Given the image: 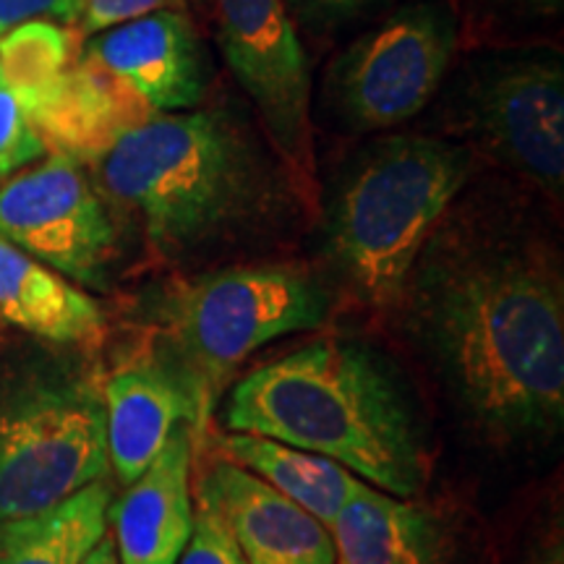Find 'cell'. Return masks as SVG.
Returning <instances> with one entry per match:
<instances>
[{
    "label": "cell",
    "instance_id": "cell-1",
    "mask_svg": "<svg viewBox=\"0 0 564 564\" xmlns=\"http://www.w3.org/2000/svg\"><path fill=\"white\" fill-rule=\"evenodd\" d=\"M408 291L444 373L489 432L560 429L564 299L546 259L502 243L442 238L432 262L419 259Z\"/></svg>",
    "mask_w": 564,
    "mask_h": 564
},
{
    "label": "cell",
    "instance_id": "cell-2",
    "mask_svg": "<svg viewBox=\"0 0 564 564\" xmlns=\"http://www.w3.org/2000/svg\"><path fill=\"white\" fill-rule=\"evenodd\" d=\"M105 194L139 217L167 262L194 257L280 207V165L225 108L154 112L97 162Z\"/></svg>",
    "mask_w": 564,
    "mask_h": 564
},
{
    "label": "cell",
    "instance_id": "cell-3",
    "mask_svg": "<svg viewBox=\"0 0 564 564\" xmlns=\"http://www.w3.org/2000/svg\"><path fill=\"white\" fill-rule=\"evenodd\" d=\"M225 426L327 457L394 497H415L423 486L403 392L356 343L316 340L253 369L230 392Z\"/></svg>",
    "mask_w": 564,
    "mask_h": 564
},
{
    "label": "cell",
    "instance_id": "cell-4",
    "mask_svg": "<svg viewBox=\"0 0 564 564\" xmlns=\"http://www.w3.org/2000/svg\"><path fill=\"white\" fill-rule=\"evenodd\" d=\"M474 173L465 147L394 133L358 154L329 209V249L364 301L394 306Z\"/></svg>",
    "mask_w": 564,
    "mask_h": 564
},
{
    "label": "cell",
    "instance_id": "cell-5",
    "mask_svg": "<svg viewBox=\"0 0 564 564\" xmlns=\"http://www.w3.org/2000/svg\"><path fill=\"white\" fill-rule=\"evenodd\" d=\"M327 312L329 293L314 274L257 264L178 282L162 306V324L173 364L209 415L217 390L251 352L282 335L316 329Z\"/></svg>",
    "mask_w": 564,
    "mask_h": 564
},
{
    "label": "cell",
    "instance_id": "cell-6",
    "mask_svg": "<svg viewBox=\"0 0 564 564\" xmlns=\"http://www.w3.org/2000/svg\"><path fill=\"white\" fill-rule=\"evenodd\" d=\"M108 474L95 379L47 369L0 387V525L51 510Z\"/></svg>",
    "mask_w": 564,
    "mask_h": 564
},
{
    "label": "cell",
    "instance_id": "cell-7",
    "mask_svg": "<svg viewBox=\"0 0 564 564\" xmlns=\"http://www.w3.org/2000/svg\"><path fill=\"white\" fill-rule=\"evenodd\" d=\"M455 47L457 24L447 6H405L337 55L327 76L329 110L356 133L408 123L432 102Z\"/></svg>",
    "mask_w": 564,
    "mask_h": 564
},
{
    "label": "cell",
    "instance_id": "cell-8",
    "mask_svg": "<svg viewBox=\"0 0 564 564\" xmlns=\"http://www.w3.org/2000/svg\"><path fill=\"white\" fill-rule=\"evenodd\" d=\"M0 238L87 288H105L116 223L79 162L51 154L0 183Z\"/></svg>",
    "mask_w": 564,
    "mask_h": 564
},
{
    "label": "cell",
    "instance_id": "cell-9",
    "mask_svg": "<svg viewBox=\"0 0 564 564\" xmlns=\"http://www.w3.org/2000/svg\"><path fill=\"white\" fill-rule=\"evenodd\" d=\"M215 17L225 63L274 150L299 178H312V70L285 0H215Z\"/></svg>",
    "mask_w": 564,
    "mask_h": 564
},
{
    "label": "cell",
    "instance_id": "cell-10",
    "mask_svg": "<svg viewBox=\"0 0 564 564\" xmlns=\"http://www.w3.org/2000/svg\"><path fill=\"white\" fill-rule=\"evenodd\" d=\"M470 126L507 167L562 192L564 68L556 55L494 63L470 95Z\"/></svg>",
    "mask_w": 564,
    "mask_h": 564
},
{
    "label": "cell",
    "instance_id": "cell-11",
    "mask_svg": "<svg viewBox=\"0 0 564 564\" xmlns=\"http://www.w3.org/2000/svg\"><path fill=\"white\" fill-rule=\"evenodd\" d=\"M110 468L123 486L150 468L181 426L204 432L209 415L192 382L165 358H133L118 366L102 387Z\"/></svg>",
    "mask_w": 564,
    "mask_h": 564
},
{
    "label": "cell",
    "instance_id": "cell-12",
    "mask_svg": "<svg viewBox=\"0 0 564 564\" xmlns=\"http://www.w3.org/2000/svg\"><path fill=\"white\" fill-rule=\"evenodd\" d=\"M84 55L121 76L154 112L196 110L207 97L202 40L175 9L110 26L89 42Z\"/></svg>",
    "mask_w": 564,
    "mask_h": 564
},
{
    "label": "cell",
    "instance_id": "cell-13",
    "mask_svg": "<svg viewBox=\"0 0 564 564\" xmlns=\"http://www.w3.org/2000/svg\"><path fill=\"white\" fill-rule=\"evenodd\" d=\"M196 497L217 512L246 564H335L327 525L223 457L204 470Z\"/></svg>",
    "mask_w": 564,
    "mask_h": 564
},
{
    "label": "cell",
    "instance_id": "cell-14",
    "mask_svg": "<svg viewBox=\"0 0 564 564\" xmlns=\"http://www.w3.org/2000/svg\"><path fill=\"white\" fill-rule=\"evenodd\" d=\"M152 116L154 110L137 89L87 55L70 63L26 110L45 150L79 165H97L126 131Z\"/></svg>",
    "mask_w": 564,
    "mask_h": 564
},
{
    "label": "cell",
    "instance_id": "cell-15",
    "mask_svg": "<svg viewBox=\"0 0 564 564\" xmlns=\"http://www.w3.org/2000/svg\"><path fill=\"white\" fill-rule=\"evenodd\" d=\"M194 429L181 426L150 468L110 505L121 564H175L194 531Z\"/></svg>",
    "mask_w": 564,
    "mask_h": 564
},
{
    "label": "cell",
    "instance_id": "cell-16",
    "mask_svg": "<svg viewBox=\"0 0 564 564\" xmlns=\"http://www.w3.org/2000/svg\"><path fill=\"white\" fill-rule=\"evenodd\" d=\"M0 319L55 345H95L102 306L61 272L0 238Z\"/></svg>",
    "mask_w": 564,
    "mask_h": 564
},
{
    "label": "cell",
    "instance_id": "cell-17",
    "mask_svg": "<svg viewBox=\"0 0 564 564\" xmlns=\"http://www.w3.org/2000/svg\"><path fill=\"white\" fill-rule=\"evenodd\" d=\"M327 528L335 564H444L440 520L373 486L361 484Z\"/></svg>",
    "mask_w": 564,
    "mask_h": 564
},
{
    "label": "cell",
    "instance_id": "cell-18",
    "mask_svg": "<svg viewBox=\"0 0 564 564\" xmlns=\"http://www.w3.org/2000/svg\"><path fill=\"white\" fill-rule=\"evenodd\" d=\"M215 440L223 460L262 478L324 525L333 523L345 502L361 489V478L352 476L340 463L291 444L238 432Z\"/></svg>",
    "mask_w": 564,
    "mask_h": 564
},
{
    "label": "cell",
    "instance_id": "cell-19",
    "mask_svg": "<svg viewBox=\"0 0 564 564\" xmlns=\"http://www.w3.org/2000/svg\"><path fill=\"white\" fill-rule=\"evenodd\" d=\"M110 484L97 481L66 502L0 525V564H82L108 535Z\"/></svg>",
    "mask_w": 564,
    "mask_h": 564
},
{
    "label": "cell",
    "instance_id": "cell-20",
    "mask_svg": "<svg viewBox=\"0 0 564 564\" xmlns=\"http://www.w3.org/2000/svg\"><path fill=\"white\" fill-rule=\"evenodd\" d=\"M74 63V32L55 21H26L0 37V84L24 112Z\"/></svg>",
    "mask_w": 564,
    "mask_h": 564
},
{
    "label": "cell",
    "instance_id": "cell-21",
    "mask_svg": "<svg viewBox=\"0 0 564 564\" xmlns=\"http://www.w3.org/2000/svg\"><path fill=\"white\" fill-rule=\"evenodd\" d=\"M42 154H45V144L40 141L37 131L32 129L24 108L0 84V183L24 171L30 162L40 160Z\"/></svg>",
    "mask_w": 564,
    "mask_h": 564
},
{
    "label": "cell",
    "instance_id": "cell-22",
    "mask_svg": "<svg viewBox=\"0 0 564 564\" xmlns=\"http://www.w3.org/2000/svg\"><path fill=\"white\" fill-rule=\"evenodd\" d=\"M175 564H246V560L217 512L199 502L194 512L192 539Z\"/></svg>",
    "mask_w": 564,
    "mask_h": 564
},
{
    "label": "cell",
    "instance_id": "cell-23",
    "mask_svg": "<svg viewBox=\"0 0 564 564\" xmlns=\"http://www.w3.org/2000/svg\"><path fill=\"white\" fill-rule=\"evenodd\" d=\"M84 0H0V37L26 21H55L74 26L82 21Z\"/></svg>",
    "mask_w": 564,
    "mask_h": 564
},
{
    "label": "cell",
    "instance_id": "cell-24",
    "mask_svg": "<svg viewBox=\"0 0 564 564\" xmlns=\"http://www.w3.org/2000/svg\"><path fill=\"white\" fill-rule=\"evenodd\" d=\"M178 0H84L82 13V34L95 37L110 26L123 24V21L147 17V13L175 9Z\"/></svg>",
    "mask_w": 564,
    "mask_h": 564
},
{
    "label": "cell",
    "instance_id": "cell-25",
    "mask_svg": "<svg viewBox=\"0 0 564 564\" xmlns=\"http://www.w3.org/2000/svg\"><path fill=\"white\" fill-rule=\"evenodd\" d=\"M369 3L371 0H285V6H291L299 17H306V21H316V24L348 19Z\"/></svg>",
    "mask_w": 564,
    "mask_h": 564
},
{
    "label": "cell",
    "instance_id": "cell-26",
    "mask_svg": "<svg viewBox=\"0 0 564 564\" xmlns=\"http://www.w3.org/2000/svg\"><path fill=\"white\" fill-rule=\"evenodd\" d=\"M82 564H121V562H118L116 544H112L110 535H105L100 544L91 549V552L87 554V560H84Z\"/></svg>",
    "mask_w": 564,
    "mask_h": 564
},
{
    "label": "cell",
    "instance_id": "cell-27",
    "mask_svg": "<svg viewBox=\"0 0 564 564\" xmlns=\"http://www.w3.org/2000/svg\"><path fill=\"white\" fill-rule=\"evenodd\" d=\"M533 564H564L560 541H554V544H549L546 549H541V552L535 554Z\"/></svg>",
    "mask_w": 564,
    "mask_h": 564
},
{
    "label": "cell",
    "instance_id": "cell-28",
    "mask_svg": "<svg viewBox=\"0 0 564 564\" xmlns=\"http://www.w3.org/2000/svg\"><path fill=\"white\" fill-rule=\"evenodd\" d=\"M525 3H531V6H535V9H544V11H554V9H560V6H562V0H525Z\"/></svg>",
    "mask_w": 564,
    "mask_h": 564
}]
</instances>
